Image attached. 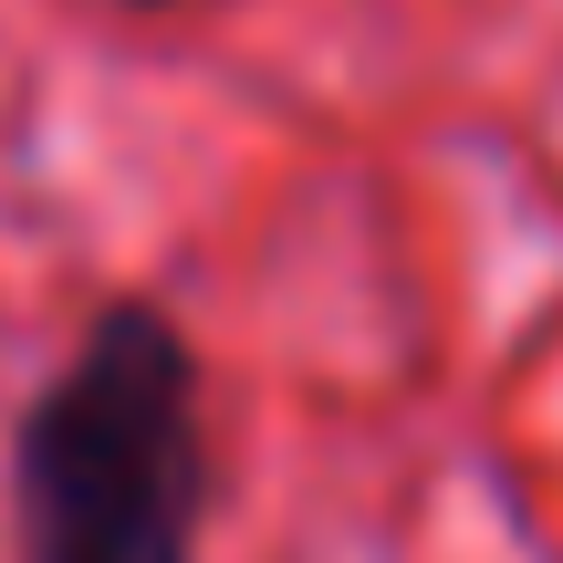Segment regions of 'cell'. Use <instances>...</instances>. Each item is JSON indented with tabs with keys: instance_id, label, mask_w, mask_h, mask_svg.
<instances>
[{
	"instance_id": "1",
	"label": "cell",
	"mask_w": 563,
	"mask_h": 563,
	"mask_svg": "<svg viewBox=\"0 0 563 563\" xmlns=\"http://www.w3.org/2000/svg\"><path fill=\"white\" fill-rule=\"evenodd\" d=\"M209 376L178 313L104 302L11 428L21 563H199L209 543Z\"/></svg>"
},
{
	"instance_id": "2",
	"label": "cell",
	"mask_w": 563,
	"mask_h": 563,
	"mask_svg": "<svg viewBox=\"0 0 563 563\" xmlns=\"http://www.w3.org/2000/svg\"><path fill=\"white\" fill-rule=\"evenodd\" d=\"M115 11H178V0H115Z\"/></svg>"
}]
</instances>
